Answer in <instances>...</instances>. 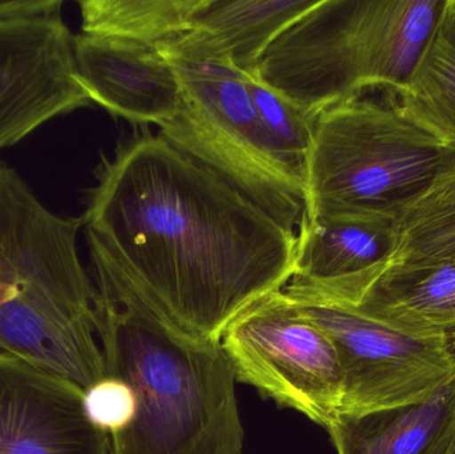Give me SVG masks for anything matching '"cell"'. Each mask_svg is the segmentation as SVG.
<instances>
[{"label": "cell", "instance_id": "603a6c76", "mask_svg": "<svg viewBox=\"0 0 455 454\" xmlns=\"http://www.w3.org/2000/svg\"><path fill=\"white\" fill-rule=\"evenodd\" d=\"M437 454H455V434L441 448L440 452Z\"/></svg>", "mask_w": 455, "mask_h": 454}, {"label": "cell", "instance_id": "ac0fdd59", "mask_svg": "<svg viewBox=\"0 0 455 454\" xmlns=\"http://www.w3.org/2000/svg\"><path fill=\"white\" fill-rule=\"evenodd\" d=\"M455 260V194L425 196L397 221L387 266L422 267Z\"/></svg>", "mask_w": 455, "mask_h": 454}, {"label": "cell", "instance_id": "2e32d148", "mask_svg": "<svg viewBox=\"0 0 455 454\" xmlns=\"http://www.w3.org/2000/svg\"><path fill=\"white\" fill-rule=\"evenodd\" d=\"M392 104L455 151V0H445L405 88Z\"/></svg>", "mask_w": 455, "mask_h": 454}, {"label": "cell", "instance_id": "8992f818", "mask_svg": "<svg viewBox=\"0 0 455 454\" xmlns=\"http://www.w3.org/2000/svg\"><path fill=\"white\" fill-rule=\"evenodd\" d=\"M453 149L390 103L361 95L318 115L304 218L397 220L435 186Z\"/></svg>", "mask_w": 455, "mask_h": 454}, {"label": "cell", "instance_id": "44dd1931", "mask_svg": "<svg viewBox=\"0 0 455 454\" xmlns=\"http://www.w3.org/2000/svg\"><path fill=\"white\" fill-rule=\"evenodd\" d=\"M60 0H0V23L16 20H56L61 18Z\"/></svg>", "mask_w": 455, "mask_h": 454}, {"label": "cell", "instance_id": "5bb4252c", "mask_svg": "<svg viewBox=\"0 0 455 454\" xmlns=\"http://www.w3.org/2000/svg\"><path fill=\"white\" fill-rule=\"evenodd\" d=\"M328 434L339 454H437L455 434V380L419 404L341 416Z\"/></svg>", "mask_w": 455, "mask_h": 454}, {"label": "cell", "instance_id": "7c38bea8", "mask_svg": "<svg viewBox=\"0 0 455 454\" xmlns=\"http://www.w3.org/2000/svg\"><path fill=\"white\" fill-rule=\"evenodd\" d=\"M72 50L77 82L91 103L143 127L178 116L180 82L159 48L80 32Z\"/></svg>", "mask_w": 455, "mask_h": 454}, {"label": "cell", "instance_id": "ba28073f", "mask_svg": "<svg viewBox=\"0 0 455 454\" xmlns=\"http://www.w3.org/2000/svg\"><path fill=\"white\" fill-rule=\"evenodd\" d=\"M283 293L331 339L344 380L341 416L419 404L455 380V348L397 332L297 282Z\"/></svg>", "mask_w": 455, "mask_h": 454}, {"label": "cell", "instance_id": "6da1fadb", "mask_svg": "<svg viewBox=\"0 0 455 454\" xmlns=\"http://www.w3.org/2000/svg\"><path fill=\"white\" fill-rule=\"evenodd\" d=\"M82 216L144 298L203 340L294 275L297 234L148 128L95 168Z\"/></svg>", "mask_w": 455, "mask_h": 454}, {"label": "cell", "instance_id": "4fadbf2b", "mask_svg": "<svg viewBox=\"0 0 455 454\" xmlns=\"http://www.w3.org/2000/svg\"><path fill=\"white\" fill-rule=\"evenodd\" d=\"M397 245V220L371 216L302 218L297 228L291 280L329 282L389 261Z\"/></svg>", "mask_w": 455, "mask_h": 454}, {"label": "cell", "instance_id": "ffe728a7", "mask_svg": "<svg viewBox=\"0 0 455 454\" xmlns=\"http://www.w3.org/2000/svg\"><path fill=\"white\" fill-rule=\"evenodd\" d=\"M84 410L96 428L114 436L132 423L135 394L124 381L106 376L84 392Z\"/></svg>", "mask_w": 455, "mask_h": 454}, {"label": "cell", "instance_id": "d6986e66", "mask_svg": "<svg viewBox=\"0 0 455 454\" xmlns=\"http://www.w3.org/2000/svg\"><path fill=\"white\" fill-rule=\"evenodd\" d=\"M243 77L267 139L305 183L317 117L270 87L257 71L243 72Z\"/></svg>", "mask_w": 455, "mask_h": 454}, {"label": "cell", "instance_id": "7a4b0ae2", "mask_svg": "<svg viewBox=\"0 0 455 454\" xmlns=\"http://www.w3.org/2000/svg\"><path fill=\"white\" fill-rule=\"evenodd\" d=\"M93 316L106 376L135 394L132 423L111 454H241L235 375L220 341L194 338L163 316L106 245L85 229Z\"/></svg>", "mask_w": 455, "mask_h": 454}, {"label": "cell", "instance_id": "52a82bcc", "mask_svg": "<svg viewBox=\"0 0 455 454\" xmlns=\"http://www.w3.org/2000/svg\"><path fill=\"white\" fill-rule=\"evenodd\" d=\"M220 346L235 380L331 431L344 380L336 346L283 293H269L224 328Z\"/></svg>", "mask_w": 455, "mask_h": 454}, {"label": "cell", "instance_id": "9c48e42d", "mask_svg": "<svg viewBox=\"0 0 455 454\" xmlns=\"http://www.w3.org/2000/svg\"><path fill=\"white\" fill-rule=\"evenodd\" d=\"M63 19L0 23V151L59 116L90 107Z\"/></svg>", "mask_w": 455, "mask_h": 454}, {"label": "cell", "instance_id": "5b68a950", "mask_svg": "<svg viewBox=\"0 0 455 454\" xmlns=\"http://www.w3.org/2000/svg\"><path fill=\"white\" fill-rule=\"evenodd\" d=\"M157 48L181 88L180 112L160 125L159 135L297 234L307 188L267 139L243 72L203 32Z\"/></svg>", "mask_w": 455, "mask_h": 454}, {"label": "cell", "instance_id": "7402d4cb", "mask_svg": "<svg viewBox=\"0 0 455 454\" xmlns=\"http://www.w3.org/2000/svg\"><path fill=\"white\" fill-rule=\"evenodd\" d=\"M455 194V151L451 159L446 163L441 172L440 178L435 181L429 192L425 196H435V195ZM424 196V197H425Z\"/></svg>", "mask_w": 455, "mask_h": 454}, {"label": "cell", "instance_id": "30bf717a", "mask_svg": "<svg viewBox=\"0 0 455 454\" xmlns=\"http://www.w3.org/2000/svg\"><path fill=\"white\" fill-rule=\"evenodd\" d=\"M0 454H111L84 410V391L0 354Z\"/></svg>", "mask_w": 455, "mask_h": 454}, {"label": "cell", "instance_id": "e0dca14e", "mask_svg": "<svg viewBox=\"0 0 455 454\" xmlns=\"http://www.w3.org/2000/svg\"><path fill=\"white\" fill-rule=\"evenodd\" d=\"M204 0H80L82 34L157 45L194 31Z\"/></svg>", "mask_w": 455, "mask_h": 454}, {"label": "cell", "instance_id": "9a60e30c", "mask_svg": "<svg viewBox=\"0 0 455 454\" xmlns=\"http://www.w3.org/2000/svg\"><path fill=\"white\" fill-rule=\"evenodd\" d=\"M321 0H204L194 31L216 43L240 71H257L270 45Z\"/></svg>", "mask_w": 455, "mask_h": 454}, {"label": "cell", "instance_id": "8fae6325", "mask_svg": "<svg viewBox=\"0 0 455 454\" xmlns=\"http://www.w3.org/2000/svg\"><path fill=\"white\" fill-rule=\"evenodd\" d=\"M293 282L409 338L455 348V260L422 267L387 261L341 279Z\"/></svg>", "mask_w": 455, "mask_h": 454}, {"label": "cell", "instance_id": "277c9868", "mask_svg": "<svg viewBox=\"0 0 455 454\" xmlns=\"http://www.w3.org/2000/svg\"><path fill=\"white\" fill-rule=\"evenodd\" d=\"M445 0H321L265 52L257 74L312 116L366 91L400 93Z\"/></svg>", "mask_w": 455, "mask_h": 454}, {"label": "cell", "instance_id": "3957f363", "mask_svg": "<svg viewBox=\"0 0 455 454\" xmlns=\"http://www.w3.org/2000/svg\"><path fill=\"white\" fill-rule=\"evenodd\" d=\"M82 218L53 212L0 160V354L83 391L106 378L93 284L79 255Z\"/></svg>", "mask_w": 455, "mask_h": 454}]
</instances>
